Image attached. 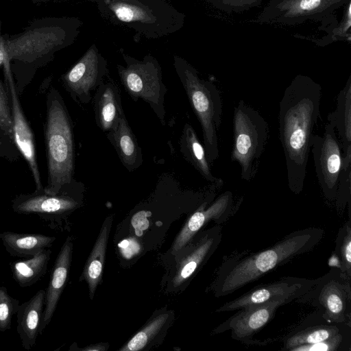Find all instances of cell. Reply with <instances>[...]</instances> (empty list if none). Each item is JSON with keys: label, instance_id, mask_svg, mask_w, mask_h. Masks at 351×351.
<instances>
[{"label": "cell", "instance_id": "cell-1", "mask_svg": "<svg viewBox=\"0 0 351 351\" xmlns=\"http://www.w3.org/2000/svg\"><path fill=\"white\" fill-rule=\"evenodd\" d=\"M322 88L298 76L285 88L279 105V135L283 148L288 186L294 194L304 188L313 131L319 117Z\"/></svg>", "mask_w": 351, "mask_h": 351}, {"label": "cell", "instance_id": "cell-2", "mask_svg": "<svg viewBox=\"0 0 351 351\" xmlns=\"http://www.w3.org/2000/svg\"><path fill=\"white\" fill-rule=\"evenodd\" d=\"M324 234V230L314 227L295 230L274 245L257 252H243L226 258L212 285L215 296L231 294L293 258L310 252L320 243Z\"/></svg>", "mask_w": 351, "mask_h": 351}, {"label": "cell", "instance_id": "cell-3", "mask_svg": "<svg viewBox=\"0 0 351 351\" xmlns=\"http://www.w3.org/2000/svg\"><path fill=\"white\" fill-rule=\"evenodd\" d=\"M101 15L114 25L132 29L140 36L156 39L179 31L184 15L169 0H89Z\"/></svg>", "mask_w": 351, "mask_h": 351}, {"label": "cell", "instance_id": "cell-4", "mask_svg": "<svg viewBox=\"0 0 351 351\" xmlns=\"http://www.w3.org/2000/svg\"><path fill=\"white\" fill-rule=\"evenodd\" d=\"M173 66L200 123L203 146L211 165L219 156L217 130L222 116L220 92L214 84L200 78L197 71L182 58L174 56Z\"/></svg>", "mask_w": 351, "mask_h": 351}, {"label": "cell", "instance_id": "cell-5", "mask_svg": "<svg viewBox=\"0 0 351 351\" xmlns=\"http://www.w3.org/2000/svg\"><path fill=\"white\" fill-rule=\"evenodd\" d=\"M83 25L77 17L47 18L32 23L23 34L0 44L10 59L31 62L72 45Z\"/></svg>", "mask_w": 351, "mask_h": 351}, {"label": "cell", "instance_id": "cell-6", "mask_svg": "<svg viewBox=\"0 0 351 351\" xmlns=\"http://www.w3.org/2000/svg\"><path fill=\"white\" fill-rule=\"evenodd\" d=\"M46 143L48 159V181L43 191L57 195L71 184L74 171V141L72 124L60 98L49 103Z\"/></svg>", "mask_w": 351, "mask_h": 351}, {"label": "cell", "instance_id": "cell-7", "mask_svg": "<svg viewBox=\"0 0 351 351\" xmlns=\"http://www.w3.org/2000/svg\"><path fill=\"white\" fill-rule=\"evenodd\" d=\"M232 162L241 169V178L250 181L256 176L260 159L269 138V125L260 112L241 99L234 108Z\"/></svg>", "mask_w": 351, "mask_h": 351}, {"label": "cell", "instance_id": "cell-8", "mask_svg": "<svg viewBox=\"0 0 351 351\" xmlns=\"http://www.w3.org/2000/svg\"><path fill=\"white\" fill-rule=\"evenodd\" d=\"M125 66L118 64L121 82L130 97L147 103L162 125L165 124V97L167 88L163 82L158 60L148 54L138 60L122 53Z\"/></svg>", "mask_w": 351, "mask_h": 351}, {"label": "cell", "instance_id": "cell-9", "mask_svg": "<svg viewBox=\"0 0 351 351\" xmlns=\"http://www.w3.org/2000/svg\"><path fill=\"white\" fill-rule=\"evenodd\" d=\"M350 280L339 268H332L298 300L318 308L321 317L328 323L347 324L350 315Z\"/></svg>", "mask_w": 351, "mask_h": 351}, {"label": "cell", "instance_id": "cell-10", "mask_svg": "<svg viewBox=\"0 0 351 351\" xmlns=\"http://www.w3.org/2000/svg\"><path fill=\"white\" fill-rule=\"evenodd\" d=\"M311 149L323 195L328 202H335L342 167V151L335 128L331 123L326 125L322 136L313 134Z\"/></svg>", "mask_w": 351, "mask_h": 351}, {"label": "cell", "instance_id": "cell-11", "mask_svg": "<svg viewBox=\"0 0 351 351\" xmlns=\"http://www.w3.org/2000/svg\"><path fill=\"white\" fill-rule=\"evenodd\" d=\"M318 280L319 278L283 277L276 281L253 288L241 296L224 303L216 312L238 311L249 306L269 302L280 301L286 304L302 297Z\"/></svg>", "mask_w": 351, "mask_h": 351}, {"label": "cell", "instance_id": "cell-12", "mask_svg": "<svg viewBox=\"0 0 351 351\" xmlns=\"http://www.w3.org/2000/svg\"><path fill=\"white\" fill-rule=\"evenodd\" d=\"M107 73V61L97 45L93 44L62 76V81L75 100L88 104L92 99L91 93L104 82Z\"/></svg>", "mask_w": 351, "mask_h": 351}, {"label": "cell", "instance_id": "cell-13", "mask_svg": "<svg viewBox=\"0 0 351 351\" xmlns=\"http://www.w3.org/2000/svg\"><path fill=\"white\" fill-rule=\"evenodd\" d=\"M215 195L207 198L189 217L173 245V252L184 247L207 223L214 221L220 225L226 222L237 210L241 200L236 203L233 194L227 191L213 200Z\"/></svg>", "mask_w": 351, "mask_h": 351}, {"label": "cell", "instance_id": "cell-14", "mask_svg": "<svg viewBox=\"0 0 351 351\" xmlns=\"http://www.w3.org/2000/svg\"><path fill=\"white\" fill-rule=\"evenodd\" d=\"M282 302H269L247 306L238 310L215 329V332L231 330L232 339L250 343L252 337L263 329L273 318Z\"/></svg>", "mask_w": 351, "mask_h": 351}, {"label": "cell", "instance_id": "cell-15", "mask_svg": "<svg viewBox=\"0 0 351 351\" xmlns=\"http://www.w3.org/2000/svg\"><path fill=\"white\" fill-rule=\"evenodd\" d=\"M222 238V227L220 225L202 231L197 236L195 242L189 248V252L182 260L173 278V285L179 286L185 282L204 264L218 248Z\"/></svg>", "mask_w": 351, "mask_h": 351}, {"label": "cell", "instance_id": "cell-16", "mask_svg": "<svg viewBox=\"0 0 351 351\" xmlns=\"http://www.w3.org/2000/svg\"><path fill=\"white\" fill-rule=\"evenodd\" d=\"M78 202L63 195H49L43 191L17 197L12 203L14 212L19 214H37L45 221L75 209Z\"/></svg>", "mask_w": 351, "mask_h": 351}, {"label": "cell", "instance_id": "cell-17", "mask_svg": "<svg viewBox=\"0 0 351 351\" xmlns=\"http://www.w3.org/2000/svg\"><path fill=\"white\" fill-rule=\"evenodd\" d=\"M7 79L12 100V117L13 121L14 140L21 153L27 160L32 172L37 191H43L40 173L36 160L35 148L32 132L21 108L11 72L7 68Z\"/></svg>", "mask_w": 351, "mask_h": 351}, {"label": "cell", "instance_id": "cell-18", "mask_svg": "<svg viewBox=\"0 0 351 351\" xmlns=\"http://www.w3.org/2000/svg\"><path fill=\"white\" fill-rule=\"evenodd\" d=\"M72 249V239L69 237L56 258L48 287L45 289V306L39 335L42 334L45 327L49 324L64 288L71 265Z\"/></svg>", "mask_w": 351, "mask_h": 351}, {"label": "cell", "instance_id": "cell-19", "mask_svg": "<svg viewBox=\"0 0 351 351\" xmlns=\"http://www.w3.org/2000/svg\"><path fill=\"white\" fill-rule=\"evenodd\" d=\"M94 110L97 125L108 133L114 130L124 115L119 89L112 82L103 83L96 90Z\"/></svg>", "mask_w": 351, "mask_h": 351}, {"label": "cell", "instance_id": "cell-20", "mask_svg": "<svg viewBox=\"0 0 351 351\" xmlns=\"http://www.w3.org/2000/svg\"><path fill=\"white\" fill-rule=\"evenodd\" d=\"M45 290L40 289L28 301L20 304L16 313V331L25 350L36 344L43 317Z\"/></svg>", "mask_w": 351, "mask_h": 351}, {"label": "cell", "instance_id": "cell-21", "mask_svg": "<svg viewBox=\"0 0 351 351\" xmlns=\"http://www.w3.org/2000/svg\"><path fill=\"white\" fill-rule=\"evenodd\" d=\"M328 123L339 136L342 151V167L351 166V80L339 93L336 109L328 114Z\"/></svg>", "mask_w": 351, "mask_h": 351}, {"label": "cell", "instance_id": "cell-22", "mask_svg": "<svg viewBox=\"0 0 351 351\" xmlns=\"http://www.w3.org/2000/svg\"><path fill=\"white\" fill-rule=\"evenodd\" d=\"M106 136L128 171L132 172L140 167L143 162L141 149L125 114L121 117L118 126L108 132Z\"/></svg>", "mask_w": 351, "mask_h": 351}, {"label": "cell", "instance_id": "cell-23", "mask_svg": "<svg viewBox=\"0 0 351 351\" xmlns=\"http://www.w3.org/2000/svg\"><path fill=\"white\" fill-rule=\"evenodd\" d=\"M180 152L201 176L210 184L221 188L223 181L213 175L204 146L199 142L193 128L189 123L184 125L180 140Z\"/></svg>", "mask_w": 351, "mask_h": 351}, {"label": "cell", "instance_id": "cell-24", "mask_svg": "<svg viewBox=\"0 0 351 351\" xmlns=\"http://www.w3.org/2000/svg\"><path fill=\"white\" fill-rule=\"evenodd\" d=\"M8 253L12 256L32 257L51 246L56 237L41 234H20L10 231L0 233Z\"/></svg>", "mask_w": 351, "mask_h": 351}, {"label": "cell", "instance_id": "cell-25", "mask_svg": "<svg viewBox=\"0 0 351 351\" xmlns=\"http://www.w3.org/2000/svg\"><path fill=\"white\" fill-rule=\"evenodd\" d=\"M112 217L104 221L99 234L84 267L83 276L88 282L90 295L93 298L99 282L101 279L108 234Z\"/></svg>", "mask_w": 351, "mask_h": 351}, {"label": "cell", "instance_id": "cell-26", "mask_svg": "<svg viewBox=\"0 0 351 351\" xmlns=\"http://www.w3.org/2000/svg\"><path fill=\"white\" fill-rule=\"evenodd\" d=\"M51 254L47 248L28 259L10 263L12 278L21 287L33 285L46 274Z\"/></svg>", "mask_w": 351, "mask_h": 351}, {"label": "cell", "instance_id": "cell-27", "mask_svg": "<svg viewBox=\"0 0 351 351\" xmlns=\"http://www.w3.org/2000/svg\"><path fill=\"white\" fill-rule=\"evenodd\" d=\"M343 324H321L309 326L288 336L285 340L282 350L290 351L302 345L311 344L330 339L341 331Z\"/></svg>", "mask_w": 351, "mask_h": 351}, {"label": "cell", "instance_id": "cell-28", "mask_svg": "<svg viewBox=\"0 0 351 351\" xmlns=\"http://www.w3.org/2000/svg\"><path fill=\"white\" fill-rule=\"evenodd\" d=\"M169 318L167 313L160 314L138 332L120 350L138 351L143 349L159 332Z\"/></svg>", "mask_w": 351, "mask_h": 351}, {"label": "cell", "instance_id": "cell-29", "mask_svg": "<svg viewBox=\"0 0 351 351\" xmlns=\"http://www.w3.org/2000/svg\"><path fill=\"white\" fill-rule=\"evenodd\" d=\"M335 254L339 260V270L348 278L351 277V226L349 220L339 229Z\"/></svg>", "mask_w": 351, "mask_h": 351}, {"label": "cell", "instance_id": "cell-30", "mask_svg": "<svg viewBox=\"0 0 351 351\" xmlns=\"http://www.w3.org/2000/svg\"><path fill=\"white\" fill-rule=\"evenodd\" d=\"M19 301L10 296L5 287H0V331L10 328L13 316L16 314Z\"/></svg>", "mask_w": 351, "mask_h": 351}, {"label": "cell", "instance_id": "cell-31", "mask_svg": "<svg viewBox=\"0 0 351 351\" xmlns=\"http://www.w3.org/2000/svg\"><path fill=\"white\" fill-rule=\"evenodd\" d=\"M346 343V335L341 331L334 337L319 342L296 346L290 351H337Z\"/></svg>", "mask_w": 351, "mask_h": 351}, {"label": "cell", "instance_id": "cell-32", "mask_svg": "<svg viewBox=\"0 0 351 351\" xmlns=\"http://www.w3.org/2000/svg\"><path fill=\"white\" fill-rule=\"evenodd\" d=\"M351 167L341 168L336 198L337 208L341 211L346 204L350 203Z\"/></svg>", "mask_w": 351, "mask_h": 351}, {"label": "cell", "instance_id": "cell-33", "mask_svg": "<svg viewBox=\"0 0 351 351\" xmlns=\"http://www.w3.org/2000/svg\"><path fill=\"white\" fill-rule=\"evenodd\" d=\"M0 129L10 138L14 139L13 121L10 113L8 98L0 82Z\"/></svg>", "mask_w": 351, "mask_h": 351}, {"label": "cell", "instance_id": "cell-34", "mask_svg": "<svg viewBox=\"0 0 351 351\" xmlns=\"http://www.w3.org/2000/svg\"><path fill=\"white\" fill-rule=\"evenodd\" d=\"M321 0H301L300 8L303 10H311L317 8Z\"/></svg>", "mask_w": 351, "mask_h": 351}, {"label": "cell", "instance_id": "cell-35", "mask_svg": "<svg viewBox=\"0 0 351 351\" xmlns=\"http://www.w3.org/2000/svg\"><path fill=\"white\" fill-rule=\"evenodd\" d=\"M6 60V56L4 49L0 44V66L5 63Z\"/></svg>", "mask_w": 351, "mask_h": 351}, {"label": "cell", "instance_id": "cell-36", "mask_svg": "<svg viewBox=\"0 0 351 351\" xmlns=\"http://www.w3.org/2000/svg\"><path fill=\"white\" fill-rule=\"evenodd\" d=\"M34 3H41L47 1H70V0H32Z\"/></svg>", "mask_w": 351, "mask_h": 351}]
</instances>
